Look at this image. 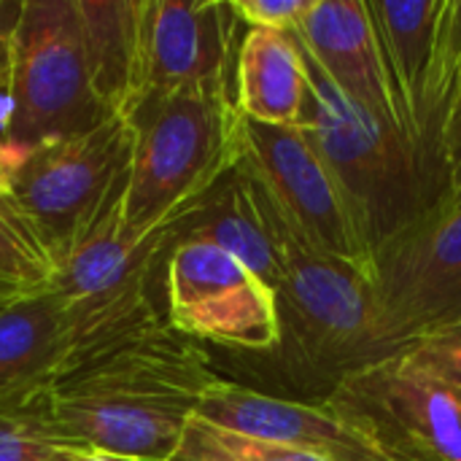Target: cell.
I'll list each match as a JSON object with an SVG mask.
<instances>
[{
    "label": "cell",
    "instance_id": "obj_18",
    "mask_svg": "<svg viewBox=\"0 0 461 461\" xmlns=\"http://www.w3.org/2000/svg\"><path fill=\"white\" fill-rule=\"evenodd\" d=\"M232 92L243 119L273 127H303L308 73L294 35L246 30L238 46Z\"/></svg>",
    "mask_w": 461,
    "mask_h": 461
},
{
    "label": "cell",
    "instance_id": "obj_25",
    "mask_svg": "<svg viewBox=\"0 0 461 461\" xmlns=\"http://www.w3.org/2000/svg\"><path fill=\"white\" fill-rule=\"evenodd\" d=\"M24 0H0V84L11 76V41L19 27Z\"/></svg>",
    "mask_w": 461,
    "mask_h": 461
},
{
    "label": "cell",
    "instance_id": "obj_20",
    "mask_svg": "<svg viewBox=\"0 0 461 461\" xmlns=\"http://www.w3.org/2000/svg\"><path fill=\"white\" fill-rule=\"evenodd\" d=\"M54 273L57 267L43 246L0 197V305L49 292Z\"/></svg>",
    "mask_w": 461,
    "mask_h": 461
},
{
    "label": "cell",
    "instance_id": "obj_17",
    "mask_svg": "<svg viewBox=\"0 0 461 461\" xmlns=\"http://www.w3.org/2000/svg\"><path fill=\"white\" fill-rule=\"evenodd\" d=\"M205 240L243 262L273 292L281 286V257L259 216L251 181L238 165L173 227V243Z\"/></svg>",
    "mask_w": 461,
    "mask_h": 461
},
{
    "label": "cell",
    "instance_id": "obj_24",
    "mask_svg": "<svg viewBox=\"0 0 461 461\" xmlns=\"http://www.w3.org/2000/svg\"><path fill=\"white\" fill-rule=\"evenodd\" d=\"M405 354L411 359H416L419 365H424L427 370H432L435 375H440L443 381H448L461 394V343H456V340H429V343H421Z\"/></svg>",
    "mask_w": 461,
    "mask_h": 461
},
{
    "label": "cell",
    "instance_id": "obj_27",
    "mask_svg": "<svg viewBox=\"0 0 461 461\" xmlns=\"http://www.w3.org/2000/svg\"><path fill=\"white\" fill-rule=\"evenodd\" d=\"M11 159H14V151H11V143H8V138H5V132L0 127V186H3V178L8 173Z\"/></svg>",
    "mask_w": 461,
    "mask_h": 461
},
{
    "label": "cell",
    "instance_id": "obj_10",
    "mask_svg": "<svg viewBox=\"0 0 461 461\" xmlns=\"http://www.w3.org/2000/svg\"><path fill=\"white\" fill-rule=\"evenodd\" d=\"M240 165L313 249L373 278V249L359 219L303 127H273L243 119Z\"/></svg>",
    "mask_w": 461,
    "mask_h": 461
},
{
    "label": "cell",
    "instance_id": "obj_22",
    "mask_svg": "<svg viewBox=\"0 0 461 461\" xmlns=\"http://www.w3.org/2000/svg\"><path fill=\"white\" fill-rule=\"evenodd\" d=\"M57 446L30 405L0 411V461H51Z\"/></svg>",
    "mask_w": 461,
    "mask_h": 461
},
{
    "label": "cell",
    "instance_id": "obj_14",
    "mask_svg": "<svg viewBox=\"0 0 461 461\" xmlns=\"http://www.w3.org/2000/svg\"><path fill=\"white\" fill-rule=\"evenodd\" d=\"M73 346L68 308L54 292L0 305V411L24 408L62 373Z\"/></svg>",
    "mask_w": 461,
    "mask_h": 461
},
{
    "label": "cell",
    "instance_id": "obj_9",
    "mask_svg": "<svg viewBox=\"0 0 461 461\" xmlns=\"http://www.w3.org/2000/svg\"><path fill=\"white\" fill-rule=\"evenodd\" d=\"M324 405L362 427L392 459L461 461V394L408 354L346 375Z\"/></svg>",
    "mask_w": 461,
    "mask_h": 461
},
{
    "label": "cell",
    "instance_id": "obj_7",
    "mask_svg": "<svg viewBox=\"0 0 461 461\" xmlns=\"http://www.w3.org/2000/svg\"><path fill=\"white\" fill-rule=\"evenodd\" d=\"M373 289L386 359L461 327V194L373 251Z\"/></svg>",
    "mask_w": 461,
    "mask_h": 461
},
{
    "label": "cell",
    "instance_id": "obj_11",
    "mask_svg": "<svg viewBox=\"0 0 461 461\" xmlns=\"http://www.w3.org/2000/svg\"><path fill=\"white\" fill-rule=\"evenodd\" d=\"M238 27L240 19L224 0H138V100L181 89H232Z\"/></svg>",
    "mask_w": 461,
    "mask_h": 461
},
{
    "label": "cell",
    "instance_id": "obj_19",
    "mask_svg": "<svg viewBox=\"0 0 461 461\" xmlns=\"http://www.w3.org/2000/svg\"><path fill=\"white\" fill-rule=\"evenodd\" d=\"M84 43L97 100L111 116L138 103V0H78Z\"/></svg>",
    "mask_w": 461,
    "mask_h": 461
},
{
    "label": "cell",
    "instance_id": "obj_28",
    "mask_svg": "<svg viewBox=\"0 0 461 461\" xmlns=\"http://www.w3.org/2000/svg\"><path fill=\"white\" fill-rule=\"evenodd\" d=\"M440 340H456V343H461V327H456L451 335H446V338H440Z\"/></svg>",
    "mask_w": 461,
    "mask_h": 461
},
{
    "label": "cell",
    "instance_id": "obj_3",
    "mask_svg": "<svg viewBox=\"0 0 461 461\" xmlns=\"http://www.w3.org/2000/svg\"><path fill=\"white\" fill-rule=\"evenodd\" d=\"M124 119L135 135L122 208L127 232L178 221L243 159V116L230 86L146 95Z\"/></svg>",
    "mask_w": 461,
    "mask_h": 461
},
{
    "label": "cell",
    "instance_id": "obj_26",
    "mask_svg": "<svg viewBox=\"0 0 461 461\" xmlns=\"http://www.w3.org/2000/svg\"><path fill=\"white\" fill-rule=\"evenodd\" d=\"M51 461H127L111 454H100V451H89V448H78V446H57L54 459Z\"/></svg>",
    "mask_w": 461,
    "mask_h": 461
},
{
    "label": "cell",
    "instance_id": "obj_8",
    "mask_svg": "<svg viewBox=\"0 0 461 461\" xmlns=\"http://www.w3.org/2000/svg\"><path fill=\"white\" fill-rule=\"evenodd\" d=\"M167 324L189 340L270 357L281 343L276 292L205 240L173 243L162 270Z\"/></svg>",
    "mask_w": 461,
    "mask_h": 461
},
{
    "label": "cell",
    "instance_id": "obj_16",
    "mask_svg": "<svg viewBox=\"0 0 461 461\" xmlns=\"http://www.w3.org/2000/svg\"><path fill=\"white\" fill-rule=\"evenodd\" d=\"M367 8L402 130L411 146H416L443 0H367Z\"/></svg>",
    "mask_w": 461,
    "mask_h": 461
},
{
    "label": "cell",
    "instance_id": "obj_1",
    "mask_svg": "<svg viewBox=\"0 0 461 461\" xmlns=\"http://www.w3.org/2000/svg\"><path fill=\"white\" fill-rule=\"evenodd\" d=\"M219 378L208 354L165 319L76 357L30 408L62 446L170 461Z\"/></svg>",
    "mask_w": 461,
    "mask_h": 461
},
{
    "label": "cell",
    "instance_id": "obj_5",
    "mask_svg": "<svg viewBox=\"0 0 461 461\" xmlns=\"http://www.w3.org/2000/svg\"><path fill=\"white\" fill-rule=\"evenodd\" d=\"M132 140V124L111 116L89 132L14 154L0 197L30 227L54 267L124 197Z\"/></svg>",
    "mask_w": 461,
    "mask_h": 461
},
{
    "label": "cell",
    "instance_id": "obj_2",
    "mask_svg": "<svg viewBox=\"0 0 461 461\" xmlns=\"http://www.w3.org/2000/svg\"><path fill=\"white\" fill-rule=\"evenodd\" d=\"M246 176L284 267L276 292L281 343L270 357L300 400L324 402L346 375L386 359L373 278L313 249L262 184Z\"/></svg>",
    "mask_w": 461,
    "mask_h": 461
},
{
    "label": "cell",
    "instance_id": "obj_23",
    "mask_svg": "<svg viewBox=\"0 0 461 461\" xmlns=\"http://www.w3.org/2000/svg\"><path fill=\"white\" fill-rule=\"evenodd\" d=\"M313 0H232V11L249 30L294 35Z\"/></svg>",
    "mask_w": 461,
    "mask_h": 461
},
{
    "label": "cell",
    "instance_id": "obj_6",
    "mask_svg": "<svg viewBox=\"0 0 461 461\" xmlns=\"http://www.w3.org/2000/svg\"><path fill=\"white\" fill-rule=\"evenodd\" d=\"M8 103L14 154L111 119L92 84L78 0H24L11 41Z\"/></svg>",
    "mask_w": 461,
    "mask_h": 461
},
{
    "label": "cell",
    "instance_id": "obj_13",
    "mask_svg": "<svg viewBox=\"0 0 461 461\" xmlns=\"http://www.w3.org/2000/svg\"><path fill=\"white\" fill-rule=\"evenodd\" d=\"M294 41L348 100L405 135L367 0H313Z\"/></svg>",
    "mask_w": 461,
    "mask_h": 461
},
{
    "label": "cell",
    "instance_id": "obj_4",
    "mask_svg": "<svg viewBox=\"0 0 461 461\" xmlns=\"http://www.w3.org/2000/svg\"><path fill=\"white\" fill-rule=\"evenodd\" d=\"M303 59L308 73L303 130L338 178L375 251L429 211L419 157L402 132L348 100L305 51Z\"/></svg>",
    "mask_w": 461,
    "mask_h": 461
},
{
    "label": "cell",
    "instance_id": "obj_12",
    "mask_svg": "<svg viewBox=\"0 0 461 461\" xmlns=\"http://www.w3.org/2000/svg\"><path fill=\"white\" fill-rule=\"evenodd\" d=\"M200 419L294 448L321 461H397L362 427L324 402L276 397L243 384L219 378L200 400Z\"/></svg>",
    "mask_w": 461,
    "mask_h": 461
},
{
    "label": "cell",
    "instance_id": "obj_15",
    "mask_svg": "<svg viewBox=\"0 0 461 461\" xmlns=\"http://www.w3.org/2000/svg\"><path fill=\"white\" fill-rule=\"evenodd\" d=\"M416 157L429 208L461 194V0H443L438 49L427 84Z\"/></svg>",
    "mask_w": 461,
    "mask_h": 461
},
{
    "label": "cell",
    "instance_id": "obj_21",
    "mask_svg": "<svg viewBox=\"0 0 461 461\" xmlns=\"http://www.w3.org/2000/svg\"><path fill=\"white\" fill-rule=\"evenodd\" d=\"M170 461H321L192 416Z\"/></svg>",
    "mask_w": 461,
    "mask_h": 461
}]
</instances>
